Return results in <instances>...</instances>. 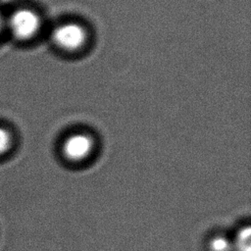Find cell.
<instances>
[{"instance_id": "obj_5", "label": "cell", "mask_w": 251, "mask_h": 251, "mask_svg": "<svg viewBox=\"0 0 251 251\" xmlns=\"http://www.w3.org/2000/svg\"><path fill=\"white\" fill-rule=\"evenodd\" d=\"M14 144L12 131L5 126L0 125V158L7 155Z\"/></svg>"}, {"instance_id": "obj_6", "label": "cell", "mask_w": 251, "mask_h": 251, "mask_svg": "<svg viewBox=\"0 0 251 251\" xmlns=\"http://www.w3.org/2000/svg\"><path fill=\"white\" fill-rule=\"evenodd\" d=\"M210 251H233L232 240L224 234H218L211 238L209 242Z\"/></svg>"}, {"instance_id": "obj_3", "label": "cell", "mask_w": 251, "mask_h": 251, "mask_svg": "<svg viewBox=\"0 0 251 251\" xmlns=\"http://www.w3.org/2000/svg\"><path fill=\"white\" fill-rule=\"evenodd\" d=\"M94 142L90 135L83 132L70 134L63 142L64 157L74 163L86 160L93 152Z\"/></svg>"}, {"instance_id": "obj_1", "label": "cell", "mask_w": 251, "mask_h": 251, "mask_svg": "<svg viewBox=\"0 0 251 251\" xmlns=\"http://www.w3.org/2000/svg\"><path fill=\"white\" fill-rule=\"evenodd\" d=\"M41 27V16L33 8L21 6L5 15V31L17 42L32 40L40 32Z\"/></svg>"}, {"instance_id": "obj_2", "label": "cell", "mask_w": 251, "mask_h": 251, "mask_svg": "<svg viewBox=\"0 0 251 251\" xmlns=\"http://www.w3.org/2000/svg\"><path fill=\"white\" fill-rule=\"evenodd\" d=\"M86 40V29L78 23L66 22L56 25L51 31L53 44L66 52H75L81 49Z\"/></svg>"}, {"instance_id": "obj_7", "label": "cell", "mask_w": 251, "mask_h": 251, "mask_svg": "<svg viewBox=\"0 0 251 251\" xmlns=\"http://www.w3.org/2000/svg\"><path fill=\"white\" fill-rule=\"evenodd\" d=\"M5 31V15L0 9V35Z\"/></svg>"}, {"instance_id": "obj_4", "label": "cell", "mask_w": 251, "mask_h": 251, "mask_svg": "<svg viewBox=\"0 0 251 251\" xmlns=\"http://www.w3.org/2000/svg\"><path fill=\"white\" fill-rule=\"evenodd\" d=\"M232 240L233 251H251V228L250 226H244L240 227Z\"/></svg>"}]
</instances>
